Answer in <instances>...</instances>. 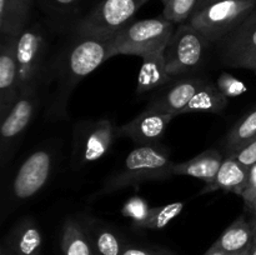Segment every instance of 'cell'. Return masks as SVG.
I'll use <instances>...</instances> for the list:
<instances>
[{
    "label": "cell",
    "instance_id": "cell-16",
    "mask_svg": "<svg viewBox=\"0 0 256 255\" xmlns=\"http://www.w3.org/2000/svg\"><path fill=\"white\" fill-rule=\"evenodd\" d=\"M4 245L14 255H42V230L32 218H25L8 234Z\"/></svg>",
    "mask_w": 256,
    "mask_h": 255
},
{
    "label": "cell",
    "instance_id": "cell-6",
    "mask_svg": "<svg viewBox=\"0 0 256 255\" xmlns=\"http://www.w3.org/2000/svg\"><path fill=\"white\" fill-rule=\"evenodd\" d=\"M149 0H102L76 26L80 35H112L129 24Z\"/></svg>",
    "mask_w": 256,
    "mask_h": 255
},
{
    "label": "cell",
    "instance_id": "cell-41",
    "mask_svg": "<svg viewBox=\"0 0 256 255\" xmlns=\"http://www.w3.org/2000/svg\"><path fill=\"white\" fill-rule=\"evenodd\" d=\"M159 255H169V254H159Z\"/></svg>",
    "mask_w": 256,
    "mask_h": 255
},
{
    "label": "cell",
    "instance_id": "cell-7",
    "mask_svg": "<svg viewBox=\"0 0 256 255\" xmlns=\"http://www.w3.org/2000/svg\"><path fill=\"white\" fill-rule=\"evenodd\" d=\"M208 42L190 24L175 28L172 39L164 50L165 65L170 76L184 74L199 65Z\"/></svg>",
    "mask_w": 256,
    "mask_h": 255
},
{
    "label": "cell",
    "instance_id": "cell-29",
    "mask_svg": "<svg viewBox=\"0 0 256 255\" xmlns=\"http://www.w3.org/2000/svg\"><path fill=\"white\" fill-rule=\"evenodd\" d=\"M230 156L235 158L238 162L245 168L250 169L256 164V139L248 142L246 145L239 149L238 152L230 154Z\"/></svg>",
    "mask_w": 256,
    "mask_h": 255
},
{
    "label": "cell",
    "instance_id": "cell-22",
    "mask_svg": "<svg viewBox=\"0 0 256 255\" xmlns=\"http://www.w3.org/2000/svg\"><path fill=\"white\" fill-rule=\"evenodd\" d=\"M229 98L225 96L216 85L205 82L192 96L182 114L186 112H222L228 106Z\"/></svg>",
    "mask_w": 256,
    "mask_h": 255
},
{
    "label": "cell",
    "instance_id": "cell-8",
    "mask_svg": "<svg viewBox=\"0 0 256 255\" xmlns=\"http://www.w3.org/2000/svg\"><path fill=\"white\" fill-rule=\"evenodd\" d=\"M118 128L110 119L86 120L74 130V159L84 165L100 160L112 146Z\"/></svg>",
    "mask_w": 256,
    "mask_h": 255
},
{
    "label": "cell",
    "instance_id": "cell-32",
    "mask_svg": "<svg viewBox=\"0 0 256 255\" xmlns=\"http://www.w3.org/2000/svg\"><path fill=\"white\" fill-rule=\"evenodd\" d=\"M236 68H245V69H250L256 72V52L250 55V56L245 58L244 60H242V62L236 65Z\"/></svg>",
    "mask_w": 256,
    "mask_h": 255
},
{
    "label": "cell",
    "instance_id": "cell-3",
    "mask_svg": "<svg viewBox=\"0 0 256 255\" xmlns=\"http://www.w3.org/2000/svg\"><path fill=\"white\" fill-rule=\"evenodd\" d=\"M174 32V22L164 16L138 20L125 25L115 34L112 58L120 54L144 58L165 50Z\"/></svg>",
    "mask_w": 256,
    "mask_h": 255
},
{
    "label": "cell",
    "instance_id": "cell-28",
    "mask_svg": "<svg viewBox=\"0 0 256 255\" xmlns=\"http://www.w3.org/2000/svg\"><path fill=\"white\" fill-rule=\"evenodd\" d=\"M216 86L226 98L240 96L246 92V85L229 72H222L216 80Z\"/></svg>",
    "mask_w": 256,
    "mask_h": 255
},
{
    "label": "cell",
    "instance_id": "cell-10",
    "mask_svg": "<svg viewBox=\"0 0 256 255\" xmlns=\"http://www.w3.org/2000/svg\"><path fill=\"white\" fill-rule=\"evenodd\" d=\"M0 122L20 96L16 66V38L0 35Z\"/></svg>",
    "mask_w": 256,
    "mask_h": 255
},
{
    "label": "cell",
    "instance_id": "cell-20",
    "mask_svg": "<svg viewBox=\"0 0 256 255\" xmlns=\"http://www.w3.org/2000/svg\"><path fill=\"white\" fill-rule=\"evenodd\" d=\"M170 78L172 76L168 74L165 65L164 50L146 55L142 58V64L138 75L136 92L144 94L158 89L162 85L166 84Z\"/></svg>",
    "mask_w": 256,
    "mask_h": 255
},
{
    "label": "cell",
    "instance_id": "cell-25",
    "mask_svg": "<svg viewBox=\"0 0 256 255\" xmlns=\"http://www.w3.org/2000/svg\"><path fill=\"white\" fill-rule=\"evenodd\" d=\"M182 209H184V202H172V204L152 208L144 229H164L175 218L182 214Z\"/></svg>",
    "mask_w": 256,
    "mask_h": 255
},
{
    "label": "cell",
    "instance_id": "cell-40",
    "mask_svg": "<svg viewBox=\"0 0 256 255\" xmlns=\"http://www.w3.org/2000/svg\"><path fill=\"white\" fill-rule=\"evenodd\" d=\"M256 210V202H255V206H254V212Z\"/></svg>",
    "mask_w": 256,
    "mask_h": 255
},
{
    "label": "cell",
    "instance_id": "cell-2",
    "mask_svg": "<svg viewBox=\"0 0 256 255\" xmlns=\"http://www.w3.org/2000/svg\"><path fill=\"white\" fill-rule=\"evenodd\" d=\"M174 165L168 152L160 146L139 145L128 154L122 168L104 182L99 194H109L150 180L168 179L174 175Z\"/></svg>",
    "mask_w": 256,
    "mask_h": 255
},
{
    "label": "cell",
    "instance_id": "cell-5",
    "mask_svg": "<svg viewBox=\"0 0 256 255\" xmlns=\"http://www.w3.org/2000/svg\"><path fill=\"white\" fill-rule=\"evenodd\" d=\"M46 42L42 29L28 25L16 38V66L20 95L38 92L44 79Z\"/></svg>",
    "mask_w": 256,
    "mask_h": 255
},
{
    "label": "cell",
    "instance_id": "cell-14",
    "mask_svg": "<svg viewBox=\"0 0 256 255\" xmlns=\"http://www.w3.org/2000/svg\"><path fill=\"white\" fill-rule=\"evenodd\" d=\"M204 84V80L196 78L178 82L168 92L150 102L145 110L162 114H174L178 116Z\"/></svg>",
    "mask_w": 256,
    "mask_h": 255
},
{
    "label": "cell",
    "instance_id": "cell-1",
    "mask_svg": "<svg viewBox=\"0 0 256 255\" xmlns=\"http://www.w3.org/2000/svg\"><path fill=\"white\" fill-rule=\"evenodd\" d=\"M60 59L56 66V85L52 92L50 112L62 118L66 115V104L74 88L96 68L112 58V35H80Z\"/></svg>",
    "mask_w": 256,
    "mask_h": 255
},
{
    "label": "cell",
    "instance_id": "cell-26",
    "mask_svg": "<svg viewBox=\"0 0 256 255\" xmlns=\"http://www.w3.org/2000/svg\"><path fill=\"white\" fill-rule=\"evenodd\" d=\"M198 2L199 0H170L169 4L164 6L162 16L174 24L185 22L195 12Z\"/></svg>",
    "mask_w": 256,
    "mask_h": 255
},
{
    "label": "cell",
    "instance_id": "cell-30",
    "mask_svg": "<svg viewBox=\"0 0 256 255\" xmlns=\"http://www.w3.org/2000/svg\"><path fill=\"white\" fill-rule=\"evenodd\" d=\"M242 198L244 199V202L248 209L254 212V206L256 202V164L254 166L250 168L246 186H245L244 192H242Z\"/></svg>",
    "mask_w": 256,
    "mask_h": 255
},
{
    "label": "cell",
    "instance_id": "cell-21",
    "mask_svg": "<svg viewBox=\"0 0 256 255\" xmlns=\"http://www.w3.org/2000/svg\"><path fill=\"white\" fill-rule=\"evenodd\" d=\"M62 255H96L86 230L74 219H68L62 226Z\"/></svg>",
    "mask_w": 256,
    "mask_h": 255
},
{
    "label": "cell",
    "instance_id": "cell-39",
    "mask_svg": "<svg viewBox=\"0 0 256 255\" xmlns=\"http://www.w3.org/2000/svg\"><path fill=\"white\" fill-rule=\"evenodd\" d=\"M255 212V219H254V220H255V222H256V210H255V212Z\"/></svg>",
    "mask_w": 256,
    "mask_h": 255
},
{
    "label": "cell",
    "instance_id": "cell-12",
    "mask_svg": "<svg viewBox=\"0 0 256 255\" xmlns=\"http://www.w3.org/2000/svg\"><path fill=\"white\" fill-rule=\"evenodd\" d=\"M174 118H176V115L144 110V112L132 122L118 128L116 135L129 138L140 145L152 144L155 140L160 139L164 135L168 125Z\"/></svg>",
    "mask_w": 256,
    "mask_h": 255
},
{
    "label": "cell",
    "instance_id": "cell-37",
    "mask_svg": "<svg viewBox=\"0 0 256 255\" xmlns=\"http://www.w3.org/2000/svg\"><path fill=\"white\" fill-rule=\"evenodd\" d=\"M204 255H229V254H224V252H205ZM244 255H248V254H244Z\"/></svg>",
    "mask_w": 256,
    "mask_h": 255
},
{
    "label": "cell",
    "instance_id": "cell-23",
    "mask_svg": "<svg viewBox=\"0 0 256 255\" xmlns=\"http://www.w3.org/2000/svg\"><path fill=\"white\" fill-rule=\"evenodd\" d=\"M254 139H256V109L245 115L232 126L225 138L224 144L230 155Z\"/></svg>",
    "mask_w": 256,
    "mask_h": 255
},
{
    "label": "cell",
    "instance_id": "cell-31",
    "mask_svg": "<svg viewBox=\"0 0 256 255\" xmlns=\"http://www.w3.org/2000/svg\"><path fill=\"white\" fill-rule=\"evenodd\" d=\"M122 255H159V252H152V250L142 249V248L124 246Z\"/></svg>",
    "mask_w": 256,
    "mask_h": 255
},
{
    "label": "cell",
    "instance_id": "cell-19",
    "mask_svg": "<svg viewBox=\"0 0 256 255\" xmlns=\"http://www.w3.org/2000/svg\"><path fill=\"white\" fill-rule=\"evenodd\" d=\"M32 0H0V35L18 36L28 26Z\"/></svg>",
    "mask_w": 256,
    "mask_h": 255
},
{
    "label": "cell",
    "instance_id": "cell-9",
    "mask_svg": "<svg viewBox=\"0 0 256 255\" xmlns=\"http://www.w3.org/2000/svg\"><path fill=\"white\" fill-rule=\"evenodd\" d=\"M52 169V155L39 149L26 158L12 182V195L16 200H26L36 195L49 180Z\"/></svg>",
    "mask_w": 256,
    "mask_h": 255
},
{
    "label": "cell",
    "instance_id": "cell-33",
    "mask_svg": "<svg viewBox=\"0 0 256 255\" xmlns=\"http://www.w3.org/2000/svg\"><path fill=\"white\" fill-rule=\"evenodd\" d=\"M220 2V0H199V2H198V5H196V9H195L194 12H200V10H202L204 8L209 6V5L214 4V2ZM194 12H192V14H194Z\"/></svg>",
    "mask_w": 256,
    "mask_h": 255
},
{
    "label": "cell",
    "instance_id": "cell-17",
    "mask_svg": "<svg viewBox=\"0 0 256 255\" xmlns=\"http://www.w3.org/2000/svg\"><path fill=\"white\" fill-rule=\"evenodd\" d=\"M224 159L225 158H222L219 150H205L204 152L196 155L188 162L175 164L172 174L196 178V179H202L206 184H209L215 180Z\"/></svg>",
    "mask_w": 256,
    "mask_h": 255
},
{
    "label": "cell",
    "instance_id": "cell-36",
    "mask_svg": "<svg viewBox=\"0 0 256 255\" xmlns=\"http://www.w3.org/2000/svg\"><path fill=\"white\" fill-rule=\"evenodd\" d=\"M248 255H256V236H255L254 242H252V248H250L249 252H248Z\"/></svg>",
    "mask_w": 256,
    "mask_h": 255
},
{
    "label": "cell",
    "instance_id": "cell-4",
    "mask_svg": "<svg viewBox=\"0 0 256 255\" xmlns=\"http://www.w3.org/2000/svg\"><path fill=\"white\" fill-rule=\"evenodd\" d=\"M255 8L256 0H220L194 12L189 24L208 42H216L239 28Z\"/></svg>",
    "mask_w": 256,
    "mask_h": 255
},
{
    "label": "cell",
    "instance_id": "cell-15",
    "mask_svg": "<svg viewBox=\"0 0 256 255\" xmlns=\"http://www.w3.org/2000/svg\"><path fill=\"white\" fill-rule=\"evenodd\" d=\"M256 52V14L252 12L225 40V62L236 68L242 60Z\"/></svg>",
    "mask_w": 256,
    "mask_h": 255
},
{
    "label": "cell",
    "instance_id": "cell-38",
    "mask_svg": "<svg viewBox=\"0 0 256 255\" xmlns=\"http://www.w3.org/2000/svg\"><path fill=\"white\" fill-rule=\"evenodd\" d=\"M169 2H170V0H162V2L164 4V6H165V5L169 4Z\"/></svg>",
    "mask_w": 256,
    "mask_h": 255
},
{
    "label": "cell",
    "instance_id": "cell-11",
    "mask_svg": "<svg viewBox=\"0 0 256 255\" xmlns=\"http://www.w3.org/2000/svg\"><path fill=\"white\" fill-rule=\"evenodd\" d=\"M38 102V92L20 95L0 125V138H2V160L5 152L10 150L12 142L26 130L34 118Z\"/></svg>",
    "mask_w": 256,
    "mask_h": 255
},
{
    "label": "cell",
    "instance_id": "cell-18",
    "mask_svg": "<svg viewBox=\"0 0 256 255\" xmlns=\"http://www.w3.org/2000/svg\"><path fill=\"white\" fill-rule=\"evenodd\" d=\"M249 172L250 169L245 168L235 158L229 155L222 162V168L218 172L214 182L205 185V188L200 192V194L202 195L220 189L225 190V192H232L242 196V192L246 186Z\"/></svg>",
    "mask_w": 256,
    "mask_h": 255
},
{
    "label": "cell",
    "instance_id": "cell-34",
    "mask_svg": "<svg viewBox=\"0 0 256 255\" xmlns=\"http://www.w3.org/2000/svg\"><path fill=\"white\" fill-rule=\"evenodd\" d=\"M54 4L59 8H70L78 2V0H52Z\"/></svg>",
    "mask_w": 256,
    "mask_h": 255
},
{
    "label": "cell",
    "instance_id": "cell-13",
    "mask_svg": "<svg viewBox=\"0 0 256 255\" xmlns=\"http://www.w3.org/2000/svg\"><path fill=\"white\" fill-rule=\"evenodd\" d=\"M256 236V222H248L240 216L226 228L208 252H224L229 255L248 254Z\"/></svg>",
    "mask_w": 256,
    "mask_h": 255
},
{
    "label": "cell",
    "instance_id": "cell-27",
    "mask_svg": "<svg viewBox=\"0 0 256 255\" xmlns=\"http://www.w3.org/2000/svg\"><path fill=\"white\" fill-rule=\"evenodd\" d=\"M150 209L152 208L142 196H132L124 204L122 214V216L132 219L138 228H144L145 222L149 218Z\"/></svg>",
    "mask_w": 256,
    "mask_h": 255
},
{
    "label": "cell",
    "instance_id": "cell-24",
    "mask_svg": "<svg viewBox=\"0 0 256 255\" xmlns=\"http://www.w3.org/2000/svg\"><path fill=\"white\" fill-rule=\"evenodd\" d=\"M86 232L92 240L96 255H122L124 245L114 232L98 224L92 225Z\"/></svg>",
    "mask_w": 256,
    "mask_h": 255
},
{
    "label": "cell",
    "instance_id": "cell-35",
    "mask_svg": "<svg viewBox=\"0 0 256 255\" xmlns=\"http://www.w3.org/2000/svg\"><path fill=\"white\" fill-rule=\"evenodd\" d=\"M0 255H14L4 244L2 245V249H0Z\"/></svg>",
    "mask_w": 256,
    "mask_h": 255
}]
</instances>
